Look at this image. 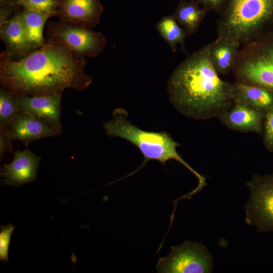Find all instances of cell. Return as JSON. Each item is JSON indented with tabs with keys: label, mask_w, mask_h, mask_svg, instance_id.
Segmentation results:
<instances>
[{
	"label": "cell",
	"mask_w": 273,
	"mask_h": 273,
	"mask_svg": "<svg viewBox=\"0 0 273 273\" xmlns=\"http://www.w3.org/2000/svg\"><path fill=\"white\" fill-rule=\"evenodd\" d=\"M45 44L17 61L4 52L0 57V83L16 96H36L81 92L92 83L84 72L87 60L64 46L45 39Z\"/></svg>",
	"instance_id": "cell-1"
},
{
	"label": "cell",
	"mask_w": 273,
	"mask_h": 273,
	"mask_svg": "<svg viewBox=\"0 0 273 273\" xmlns=\"http://www.w3.org/2000/svg\"><path fill=\"white\" fill-rule=\"evenodd\" d=\"M210 46L189 55L168 81L171 103L182 114L195 119L217 117L234 104V84L219 77L210 58Z\"/></svg>",
	"instance_id": "cell-2"
},
{
	"label": "cell",
	"mask_w": 273,
	"mask_h": 273,
	"mask_svg": "<svg viewBox=\"0 0 273 273\" xmlns=\"http://www.w3.org/2000/svg\"><path fill=\"white\" fill-rule=\"evenodd\" d=\"M106 134L110 137H119L135 146L143 154L144 160L134 173L144 167L150 160H156L165 165L174 159L181 163L198 180L197 187L190 192L193 195L202 191L206 186V178L190 166L178 154L176 148L180 145L166 131L153 132L141 129L130 123L128 112L123 108H116L113 112V118L104 124Z\"/></svg>",
	"instance_id": "cell-3"
},
{
	"label": "cell",
	"mask_w": 273,
	"mask_h": 273,
	"mask_svg": "<svg viewBox=\"0 0 273 273\" xmlns=\"http://www.w3.org/2000/svg\"><path fill=\"white\" fill-rule=\"evenodd\" d=\"M217 14V38L240 47L269 31L273 0H225Z\"/></svg>",
	"instance_id": "cell-4"
},
{
	"label": "cell",
	"mask_w": 273,
	"mask_h": 273,
	"mask_svg": "<svg viewBox=\"0 0 273 273\" xmlns=\"http://www.w3.org/2000/svg\"><path fill=\"white\" fill-rule=\"evenodd\" d=\"M232 71L236 81L273 92V30L241 46Z\"/></svg>",
	"instance_id": "cell-5"
},
{
	"label": "cell",
	"mask_w": 273,
	"mask_h": 273,
	"mask_svg": "<svg viewBox=\"0 0 273 273\" xmlns=\"http://www.w3.org/2000/svg\"><path fill=\"white\" fill-rule=\"evenodd\" d=\"M46 26L49 39L79 57L96 58L104 51L107 43L103 33L81 25L59 20L49 21Z\"/></svg>",
	"instance_id": "cell-6"
},
{
	"label": "cell",
	"mask_w": 273,
	"mask_h": 273,
	"mask_svg": "<svg viewBox=\"0 0 273 273\" xmlns=\"http://www.w3.org/2000/svg\"><path fill=\"white\" fill-rule=\"evenodd\" d=\"M212 257L206 247L199 242L185 241L171 247L169 255L160 258L156 268L160 273L211 272Z\"/></svg>",
	"instance_id": "cell-7"
},
{
	"label": "cell",
	"mask_w": 273,
	"mask_h": 273,
	"mask_svg": "<svg viewBox=\"0 0 273 273\" xmlns=\"http://www.w3.org/2000/svg\"><path fill=\"white\" fill-rule=\"evenodd\" d=\"M246 185L250 195L245 205L246 222L258 232H273V174L255 175Z\"/></svg>",
	"instance_id": "cell-8"
},
{
	"label": "cell",
	"mask_w": 273,
	"mask_h": 273,
	"mask_svg": "<svg viewBox=\"0 0 273 273\" xmlns=\"http://www.w3.org/2000/svg\"><path fill=\"white\" fill-rule=\"evenodd\" d=\"M60 21L92 29L100 21L103 8L100 0H57Z\"/></svg>",
	"instance_id": "cell-9"
},
{
	"label": "cell",
	"mask_w": 273,
	"mask_h": 273,
	"mask_svg": "<svg viewBox=\"0 0 273 273\" xmlns=\"http://www.w3.org/2000/svg\"><path fill=\"white\" fill-rule=\"evenodd\" d=\"M62 92L36 96H17L20 112L28 113L51 126L62 130L60 122Z\"/></svg>",
	"instance_id": "cell-10"
},
{
	"label": "cell",
	"mask_w": 273,
	"mask_h": 273,
	"mask_svg": "<svg viewBox=\"0 0 273 273\" xmlns=\"http://www.w3.org/2000/svg\"><path fill=\"white\" fill-rule=\"evenodd\" d=\"M6 129L8 136L12 141H20L25 146L37 140L59 135L62 132V130L55 128L23 112L18 113Z\"/></svg>",
	"instance_id": "cell-11"
},
{
	"label": "cell",
	"mask_w": 273,
	"mask_h": 273,
	"mask_svg": "<svg viewBox=\"0 0 273 273\" xmlns=\"http://www.w3.org/2000/svg\"><path fill=\"white\" fill-rule=\"evenodd\" d=\"M14 159L1 169L2 180L7 185L20 186L34 181L36 177L40 157L29 149L14 152Z\"/></svg>",
	"instance_id": "cell-12"
},
{
	"label": "cell",
	"mask_w": 273,
	"mask_h": 273,
	"mask_svg": "<svg viewBox=\"0 0 273 273\" xmlns=\"http://www.w3.org/2000/svg\"><path fill=\"white\" fill-rule=\"evenodd\" d=\"M263 112L244 104L235 103L217 118L227 127L243 132L260 133L262 130Z\"/></svg>",
	"instance_id": "cell-13"
},
{
	"label": "cell",
	"mask_w": 273,
	"mask_h": 273,
	"mask_svg": "<svg viewBox=\"0 0 273 273\" xmlns=\"http://www.w3.org/2000/svg\"><path fill=\"white\" fill-rule=\"evenodd\" d=\"M0 37L6 46L4 53L8 56L21 58L30 53L21 12L0 24Z\"/></svg>",
	"instance_id": "cell-14"
},
{
	"label": "cell",
	"mask_w": 273,
	"mask_h": 273,
	"mask_svg": "<svg viewBox=\"0 0 273 273\" xmlns=\"http://www.w3.org/2000/svg\"><path fill=\"white\" fill-rule=\"evenodd\" d=\"M234 103H239L261 111L273 106V92L264 87L236 81Z\"/></svg>",
	"instance_id": "cell-15"
},
{
	"label": "cell",
	"mask_w": 273,
	"mask_h": 273,
	"mask_svg": "<svg viewBox=\"0 0 273 273\" xmlns=\"http://www.w3.org/2000/svg\"><path fill=\"white\" fill-rule=\"evenodd\" d=\"M240 47L229 40L216 38L210 42L209 56L218 74L225 75L232 70Z\"/></svg>",
	"instance_id": "cell-16"
},
{
	"label": "cell",
	"mask_w": 273,
	"mask_h": 273,
	"mask_svg": "<svg viewBox=\"0 0 273 273\" xmlns=\"http://www.w3.org/2000/svg\"><path fill=\"white\" fill-rule=\"evenodd\" d=\"M209 12L195 1H181L177 5L173 16L188 35L195 33L202 21Z\"/></svg>",
	"instance_id": "cell-17"
},
{
	"label": "cell",
	"mask_w": 273,
	"mask_h": 273,
	"mask_svg": "<svg viewBox=\"0 0 273 273\" xmlns=\"http://www.w3.org/2000/svg\"><path fill=\"white\" fill-rule=\"evenodd\" d=\"M21 14L31 53L45 44L43 29L47 21L52 16L26 9H23Z\"/></svg>",
	"instance_id": "cell-18"
},
{
	"label": "cell",
	"mask_w": 273,
	"mask_h": 273,
	"mask_svg": "<svg viewBox=\"0 0 273 273\" xmlns=\"http://www.w3.org/2000/svg\"><path fill=\"white\" fill-rule=\"evenodd\" d=\"M156 29L167 43L172 53L176 52L177 45H180L186 52L185 42L188 34L173 15L162 17L156 25Z\"/></svg>",
	"instance_id": "cell-19"
},
{
	"label": "cell",
	"mask_w": 273,
	"mask_h": 273,
	"mask_svg": "<svg viewBox=\"0 0 273 273\" xmlns=\"http://www.w3.org/2000/svg\"><path fill=\"white\" fill-rule=\"evenodd\" d=\"M20 112L17 96L3 87L0 89V126L6 127Z\"/></svg>",
	"instance_id": "cell-20"
},
{
	"label": "cell",
	"mask_w": 273,
	"mask_h": 273,
	"mask_svg": "<svg viewBox=\"0 0 273 273\" xmlns=\"http://www.w3.org/2000/svg\"><path fill=\"white\" fill-rule=\"evenodd\" d=\"M8 6H22L23 9L52 16L57 15V0H15Z\"/></svg>",
	"instance_id": "cell-21"
},
{
	"label": "cell",
	"mask_w": 273,
	"mask_h": 273,
	"mask_svg": "<svg viewBox=\"0 0 273 273\" xmlns=\"http://www.w3.org/2000/svg\"><path fill=\"white\" fill-rule=\"evenodd\" d=\"M263 143L269 151H273V106L265 111Z\"/></svg>",
	"instance_id": "cell-22"
},
{
	"label": "cell",
	"mask_w": 273,
	"mask_h": 273,
	"mask_svg": "<svg viewBox=\"0 0 273 273\" xmlns=\"http://www.w3.org/2000/svg\"><path fill=\"white\" fill-rule=\"evenodd\" d=\"M15 229V226L9 224L5 226H1L0 232V259L2 261L8 260V250L11 234Z\"/></svg>",
	"instance_id": "cell-23"
},
{
	"label": "cell",
	"mask_w": 273,
	"mask_h": 273,
	"mask_svg": "<svg viewBox=\"0 0 273 273\" xmlns=\"http://www.w3.org/2000/svg\"><path fill=\"white\" fill-rule=\"evenodd\" d=\"M12 140L6 132V127L0 126V157L1 160L4 154L7 151H12Z\"/></svg>",
	"instance_id": "cell-24"
},
{
	"label": "cell",
	"mask_w": 273,
	"mask_h": 273,
	"mask_svg": "<svg viewBox=\"0 0 273 273\" xmlns=\"http://www.w3.org/2000/svg\"><path fill=\"white\" fill-rule=\"evenodd\" d=\"M200 5H202L209 12L214 11L217 13L222 7L225 0H195Z\"/></svg>",
	"instance_id": "cell-25"
},
{
	"label": "cell",
	"mask_w": 273,
	"mask_h": 273,
	"mask_svg": "<svg viewBox=\"0 0 273 273\" xmlns=\"http://www.w3.org/2000/svg\"><path fill=\"white\" fill-rule=\"evenodd\" d=\"M15 0H0L1 2V5H3L7 4L8 5L10 4L11 3L14 2Z\"/></svg>",
	"instance_id": "cell-26"
},
{
	"label": "cell",
	"mask_w": 273,
	"mask_h": 273,
	"mask_svg": "<svg viewBox=\"0 0 273 273\" xmlns=\"http://www.w3.org/2000/svg\"><path fill=\"white\" fill-rule=\"evenodd\" d=\"M179 1H195V0H178Z\"/></svg>",
	"instance_id": "cell-27"
}]
</instances>
